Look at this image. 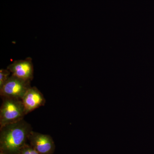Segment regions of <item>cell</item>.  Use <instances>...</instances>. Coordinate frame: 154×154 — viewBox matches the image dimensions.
<instances>
[{
	"mask_svg": "<svg viewBox=\"0 0 154 154\" xmlns=\"http://www.w3.org/2000/svg\"><path fill=\"white\" fill-rule=\"evenodd\" d=\"M33 131L24 119L0 127V152L4 154H21Z\"/></svg>",
	"mask_w": 154,
	"mask_h": 154,
	"instance_id": "1",
	"label": "cell"
},
{
	"mask_svg": "<svg viewBox=\"0 0 154 154\" xmlns=\"http://www.w3.org/2000/svg\"><path fill=\"white\" fill-rule=\"evenodd\" d=\"M0 108V127L24 119L26 115L21 99L3 98Z\"/></svg>",
	"mask_w": 154,
	"mask_h": 154,
	"instance_id": "2",
	"label": "cell"
},
{
	"mask_svg": "<svg viewBox=\"0 0 154 154\" xmlns=\"http://www.w3.org/2000/svg\"><path fill=\"white\" fill-rule=\"evenodd\" d=\"M30 82L11 75L6 82L0 88L1 97L22 100L25 93L31 87Z\"/></svg>",
	"mask_w": 154,
	"mask_h": 154,
	"instance_id": "3",
	"label": "cell"
},
{
	"mask_svg": "<svg viewBox=\"0 0 154 154\" xmlns=\"http://www.w3.org/2000/svg\"><path fill=\"white\" fill-rule=\"evenodd\" d=\"M30 145L40 154H53L55 146L51 136L32 131L28 137Z\"/></svg>",
	"mask_w": 154,
	"mask_h": 154,
	"instance_id": "4",
	"label": "cell"
},
{
	"mask_svg": "<svg viewBox=\"0 0 154 154\" xmlns=\"http://www.w3.org/2000/svg\"><path fill=\"white\" fill-rule=\"evenodd\" d=\"M7 69L11 72V75L19 79L30 82L33 79L34 71L30 57L15 61Z\"/></svg>",
	"mask_w": 154,
	"mask_h": 154,
	"instance_id": "5",
	"label": "cell"
},
{
	"mask_svg": "<svg viewBox=\"0 0 154 154\" xmlns=\"http://www.w3.org/2000/svg\"><path fill=\"white\" fill-rule=\"evenodd\" d=\"M22 100L26 114L44 106L46 102L43 94L36 87H30L25 93Z\"/></svg>",
	"mask_w": 154,
	"mask_h": 154,
	"instance_id": "6",
	"label": "cell"
},
{
	"mask_svg": "<svg viewBox=\"0 0 154 154\" xmlns=\"http://www.w3.org/2000/svg\"><path fill=\"white\" fill-rule=\"evenodd\" d=\"M11 72L8 69H2L0 70V88L6 82L9 77L11 76Z\"/></svg>",
	"mask_w": 154,
	"mask_h": 154,
	"instance_id": "7",
	"label": "cell"
},
{
	"mask_svg": "<svg viewBox=\"0 0 154 154\" xmlns=\"http://www.w3.org/2000/svg\"><path fill=\"white\" fill-rule=\"evenodd\" d=\"M21 154H40L38 152L36 151L33 148L26 144L23 149H22Z\"/></svg>",
	"mask_w": 154,
	"mask_h": 154,
	"instance_id": "8",
	"label": "cell"
},
{
	"mask_svg": "<svg viewBox=\"0 0 154 154\" xmlns=\"http://www.w3.org/2000/svg\"><path fill=\"white\" fill-rule=\"evenodd\" d=\"M0 154H4L2 152H0Z\"/></svg>",
	"mask_w": 154,
	"mask_h": 154,
	"instance_id": "9",
	"label": "cell"
}]
</instances>
